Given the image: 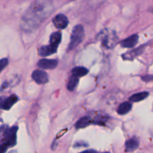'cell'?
I'll use <instances>...</instances> for the list:
<instances>
[{
  "label": "cell",
  "instance_id": "6da1fadb",
  "mask_svg": "<svg viewBox=\"0 0 153 153\" xmlns=\"http://www.w3.org/2000/svg\"><path fill=\"white\" fill-rule=\"evenodd\" d=\"M53 10L52 0H34L22 16L19 24L21 29L25 32L35 31Z\"/></svg>",
  "mask_w": 153,
  "mask_h": 153
},
{
  "label": "cell",
  "instance_id": "7a4b0ae2",
  "mask_svg": "<svg viewBox=\"0 0 153 153\" xmlns=\"http://www.w3.org/2000/svg\"><path fill=\"white\" fill-rule=\"evenodd\" d=\"M97 40L101 43L103 47L108 49H111L117 44L119 38L114 30L105 28L99 33Z\"/></svg>",
  "mask_w": 153,
  "mask_h": 153
},
{
  "label": "cell",
  "instance_id": "3957f363",
  "mask_svg": "<svg viewBox=\"0 0 153 153\" xmlns=\"http://www.w3.org/2000/svg\"><path fill=\"white\" fill-rule=\"evenodd\" d=\"M18 128L16 126L8 128L6 126L5 129L1 128V151L4 152L8 148L13 146L16 143V131Z\"/></svg>",
  "mask_w": 153,
  "mask_h": 153
},
{
  "label": "cell",
  "instance_id": "277c9868",
  "mask_svg": "<svg viewBox=\"0 0 153 153\" xmlns=\"http://www.w3.org/2000/svg\"><path fill=\"white\" fill-rule=\"evenodd\" d=\"M85 38V30L82 25H77L73 28L69 43L68 51L73 50L77 47Z\"/></svg>",
  "mask_w": 153,
  "mask_h": 153
},
{
  "label": "cell",
  "instance_id": "5b68a950",
  "mask_svg": "<svg viewBox=\"0 0 153 153\" xmlns=\"http://www.w3.org/2000/svg\"><path fill=\"white\" fill-rule=\"evenodd\" d=\"M31 78L36 83L39 85L46 84L49 82V76L47 73L41 70H34L31 75Z\"/></svg>",
  "mask_w": 153,
  "mask_h": 153
},
{
  "label": "cell",
  "instance_id": "8992f818",
  "mask_svg": "<svg viewBox=\"0 0 153 153\" xmlns=\"http://www.w3.org/2000/svg\"><path fill=\"white\" fill-rule=\"evenodd\" d=\"M58 61L55 59L42 58L38 61L37 66L42 70H54L58 66Z\"/></svg>",
  "mask_w": 153,
  "mask_h": 153
},
{
  "label": "cell",
  "instance_id": "52a82bcc",
  "mask_svg": "<svg viewBox=\"0 0 153 153\" xmlns=\"http://www.w3.org/2000/svg\"><path fill=\"white\" fill-rule=\"evenodd\" d=\"M53 24L58 29H64L67 28L69 24L68 18L64 14L60 13L55 16L53 19Z\"/></svg>",
  "mask_w": 153,
  "mask_h": 153
},
{
  "label": "cell",
  "instance_id": "ba28073f",
  "mask_svg": "<svg viewBox=\"0 0 153 153\" xmlns=\"http://www.w3.org/2000/svg\"><path fill=\"white\" fill-rule=\"evenodd\" d=\"M18 101V97L16 95H11L8 97H1V108L3 110H9L16 102Z\"/></svg>",
  "mask_w": 153,
  "mask_h": 153
},
{
  "label": "cell",
  "instance_id": "9c48e42d",
  "mask_svg": "<svg viewBox=\"0 0 153 153\" xmlns=\"http://www.w3.org/2000/svg\"><path fill=\"white\" fill-rule=\"evenodd\" d=\"M138 35L133 34L127 38L124 39L120 42V45L123 48H132L135 46L138 42Z\"/></svg>",
  "mask_w": 153,
  "mask_h": 153
},
{
  "label": "cell",
  "instance_id": "30bf717a",
  "mask_svg": "<svg viewBox=\"0 0 153 153\" xmlns=\"http://www.w3.org/2000/svg\"><path fill=\"white\" fill-rule=\"evenodd\" d=\"M58 48L49 44V46H43L39 49L38 53L41 57H47L57 52Z\"/></svg>",
  "mask_w": 153,
  "mask_h": 153
},
{
  "label": "cell",
  "instance_id": "8fae6325",
  "mask_svg": "<svg viewBox=\"0 0 153 153\" xmlns=\"http://www.w3.org/2000/svg\"><path fill=\"white\" fill-rule=\"evenodd\" d=\"M140 141L137 137H132L126 142V152H133L139 147Z\"/></svg>",
  "mask_w": 153,
  "mask_h": 153
},
{
  "label": "cell",
  "instance_id": "7c38bea8",
  "mask_svg": "<svg viewBox=\"0 0 153 153\" xmlns=\"http://www.w3.org/2000/svg\"><path fill=\"white\" fill-rule=\"evenodd\" d=\"M131 108H132V105L129 102H124L121 103L119 105L117 112L120 115L126 114H128L131 111Z\"/></svg>",
  "mask_w": 153,
  "mask_h": 153
},
{
  "label": "cell",
  "instance_id": "4fadbf2b",
  "mask_svg": "<svg viewBox=\"0 0 153 153\" xmlns=\"http://www.w3.org/2000/svg\"><path fill=\"white\" fill-rule=\"evenodd\" d=\"M61 41V33L59 31H56L51 34L50 40H49V44L55 47H58V45Z\"/></svg>",
  "mask_w": 153,
  "mask_h": 153
},
{
  "label": "cell",
  "instance_id": "5bb4252c",
  "mask_svg": "<svg viewBox=\"0 0 153 153\" xmlns=\"http://www.w3.org/2000/svg\"><path fill=\"white\" fill-rule=\"evenodd\" d=\"M92 123V120H91V117H84L81 118L80 120L76 122V128L77 129H79V128H85L88 126H89L90 124H91Z\"/></svg>",
  "mask_w": 153,
  "mask_h": 153
},
{
  "label": "cell",
  "instance_id": "9a60e30c",
  "mask_svg": "<svg viewBox=\"0 0 153 153\" xmlns=\"http://www.w3.org/2000/svg\"><path fill=\"white\" fill-rule=\"evenodd\" d=\"M149 93L148 92H140L137 93V94H133L131 97H129V100L132 102H140L142 100H145L149 97Z\"/></svg>",
  "mask_w": 153,
  "mask_h": 153
},
{
  "label": "cell",
  "instance_id": "2e32d148",
  "mask_svg": "<svg viewBox=\"0 0 153 153\" xmlns=\"http://www.w3.org/2000/svg\"><path fill=\"white\" fill-rule=\"evenodd\" d=\"M88 73V70L84 67H74V68L73 69V70H72V75L77 76V77L79 78L86 76Z\"/></svg>",
  "mask_w": 153,
  "mask_h": 153
},
{
  "label": "cell",
  "instance_id": "e0dca14e",
  "mask_svg": "<svg viewBox=\"0 0 153 153\" xmlns=\"http://www.w3.org/2000/svg\"><path fill=\"white\" fill-rule=\"evenodd\" d=\"M79 78L77 77L76 76H72L70 77V80H69L68 83H67V89L70 91H73L75 89H76V86L79 84Z\"/></svg>",
  "mask_w": 153,
  "mask_h": 153
},
{
  "label": "cell",
  "instance_id": "ac0fdd59",
  "mask_svg": "<svg viewBox=\"0 0 153 153\" xmlns=\"http://www.w3.org/2000/svg\"><path fill=\"white\" fill-rule=\"evenodd\" d=\"M7 64H8V60L7 58H2L0 61V70L2 71L4 67L7 65Z\"/></svg>",
  "mask_w": 153,
  "mask_h": 153
},
{
  "label": "cell",
  "instance_id": "d6986e66",
  "mask_svg": "<svg viewBox=\"0 0 153 153\" xmlns=\"http://www.w3.org/2000/svg\"><path fill=\"white\" fill-rule=\"evenodd\" d=\"M142 79L144 81H151L153 80V76H145V77L142 78Z\"/></svg>",
  "mask_w": 153,
  "mask_h": 153
},
{
  "label": "cell",
  "instance_id": "ffe728a7",
  "mask_svg": "<svg viewBox=\"0 0 153 153\" xmlns=\"http://www.w3.org/2000/svg\"><path fill=\"white\" fill-rule=\"evenodd\" d=\"M88 146V144H87V143H82L80 144V143H79V142H78V143H76V144H75V146Z\"/></svg>",
  "mask_w": 153,
  "mask_h": 153
},
{
  "label": "cell",
  "instance_id": "44dd1931",
  "mask_svg": "<svg viewBox=\"0 0 153 153\" xmlns=\"http://www.w3.org/2000/svg\"><path fill=\"white\" fill-rule=\"evenodd\" d=\"M149 10H150V11L153 12V0H152V5H151L150 8H149Z\"/></svg>",
  "mask_w": 153,
  "mask_h": 153
}]
</instances>
